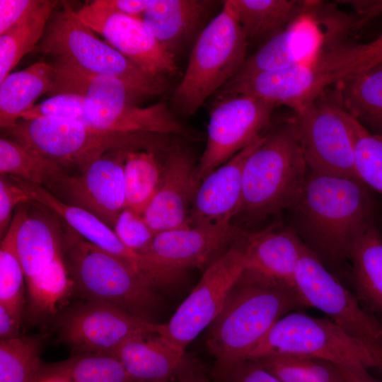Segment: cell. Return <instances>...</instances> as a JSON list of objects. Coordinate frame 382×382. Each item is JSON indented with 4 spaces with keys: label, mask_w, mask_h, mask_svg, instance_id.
I'll return each mask as SVG.
<instances>
[{
    "label": "cell",
    "mask_w": 382,
    "mask_h": 382,
    "mask_svg": "<svg viewBox=\"0 0 382 382\" xmlns=\"http://www.w3.org/2000/svg\"><path fill=\"white\" fill-rule=\"evenodd\" d=\"M58 2L44 0L26 19L0 35V82L11 74L24 55L35 48Z\"/></svg>",
    "instance_id": "35"
},
{
    "label": "cell",
    "mask_w": 382,
    "mask_h": 382,
    "mask_svg": "<svg viewBox=\"0 0 382 382\" xmlns=\"http://www.w3.org/2000/svg\"><path fill=\"white\" fill-rule=\"evenodd\" d=\"M44 0H0V35L26 19Z\"/></svg>",
    "instance_id": "43"
},
{
    "label": "cell",
    "mask_w": 382,
    "mask_h": 382,
    "mask_svg": "<svg viewBox=\"0 0 382 382\" xmlns=\"http://www.w3.org/2000/svg\"><path fill=\"white\" fill-rule=\"evenodd\" d=\"M219 382H282L257 360L246 359L234 364Z\"/></svg>",
    "instance_id": "42"
},
{
    "label": "cell",
    "mask_w": 382,
    "mask_h": 382,
    "mask_svg": "<svg viewBox=\"0 0 382 382\" xmlns=\"http://www.w3.org/2000/svg\"><path fill=\"white\" fill-rule=\"evenodd\" d=\"M294 231L342 282L353 243L375 223L369 187L360 179L308 170L302 190L289 209Z\"/></svg>",
    "instance_id": "1"
},
{
    "label": "cell",
    "mask_w": 382,
    "mask_h": 382,
    "mask_svg": "<svg viewBox=\"0 0 382 382\" xmlns=\"http://www.w3.org/2000/svg\"><path fill=\"white\" fill-rule=\"evenodd\" d=\"M245 233L232 224L177 228L158 233L143 254L182 272L206 269Z\"/></svg>",
    "instance_id": "19"
},
{
    "label": "cell",
    "mask_w": 382,
    "mask_h": 382,
    "mask_svg": "<svg viewBox=\"0 0 382 382\" xmlns=\"http://www.w3.org/2000/svg\"><path fill=\"white\" fill-rule=\"evenodd\" d=\"M214 4L207 0H151L141 18L161 46L175 56L199 30Z\"/></svg>",
    "instance_id": "24"
},
{
    "label": "cell",
    "mask_w": 382,
    "mask_h": 382,
    "mask_svg": "<svg viewBox=\"0 0 382 382\" xmlns=\"http://www.w3.org/2000/svg\"><path fill=\"white\" fill-rule=\"evenodd\" d=\"M127 152L108 153L74 175L66 173L50 192L62 202L93 214L113 229L127 207L123 168Z\"/></svg>",
    "instance_id": "16"
},
{
    "label": "cell",
    "mask_w": 382,
    "mask_h": 382,
    "mask_svg": "<svg viewBox=\"0 0 382 382\" xmlns=\"http://www.w3.org/2000/svg\"><path fill=\"white\" fill-rule=\"evenodd\" d=\"M212 109L205 148L197 163L200 182L263 134L276 104L243 94L221 96Z\"/></svg>",
    "instance_id": "14"
},
{
    "label": "cell",
    "mask_w": 382,
    "mask_h": 382,
    "mask_svg": "<svg viewBox=\"0 0 382 382\" xmlns=\"http://www.w3.org/2000/svg\"><path fill=\"white\" fill-rule=\"evenodd\" d=\"M344 109L369 131L382 136V62L335 86Z\"/></svg>",
    "instance_id": "30"
},
{
    "label": "cell",
    "mask_w": 382,
    "mask_h": 382,
    "mask_svg": "<svg viewBox=\"0 0 382 382\" xmlns=\"http://www.w3.org/2000/svg\"><path fill=\"white\" fill-rule=\"evenodd\" d=\"M304 14H307V15H309L315 21L316 23H317V25H318V22H317V18H316V16L312 14L311 12H307V13H305ZM302 16V15H301ZM322 37V42H321V46L320 47L319 50L320 49V47L324 45V42H325V36H321ZM317 51V52H318Z\"/></svg>",
    "instance_id": "49"
},
{
    "label": "cell",
    "mask_w": 382,
    "mask_h": 382,
    "mask_svg": "<svg viewBox=\"0 0 382 382\" xmlns=\"http://www.w3.org/2000/svg\"><path fill=\"white\" fill-rule=\"evenodd\" d=\"M339 366L344 374L347 382H382L381 378L370 373V369L360 364H345Z\"/></svg>",
    "instance_id": "46"
},
{
    "label": "cell",
    "mask_w": 382,
    "mask_h": 382,
    "mask_svg": "<svg viewBox=\"0 0 382 382\" xmlns=\"http://www.w3.org/2000/svg\"><path fill=\"white\" fill-rule=\"evenodd\" d=\"M354 166L358 178L382 195V136L361 124L354 128Z\"/></svg>",
    "instance_id": "38"
},
{
    "label": "cell",
    "mask_w": 382,
    "mask_h": 382,
    "mask_svg": "<svg viewBox=\"0 0 382 382\" xmlns=\"http://www.w3.org/2000/svg\"><path fill=\"white\" fill-rule=\"evenodd\" d=\"M37 339L16 337L0 341V382H37L42 367Z\"/></svg>",
    "instance_id": "37"
},
{
    "label": "cell",
    "mask_w": 382,
    "mask_h": 382,
    "mask_svg": "<svg viewBox=\"0 0 382 382\" xmlns=\"http://www.w3.org/2000/svg\"><path fill=\"white\" fill-rule=\"evenodd\" d=\"M271 354L313 357L382 371V350L349 335L327 316L313 317L302 310L278 320L245 359Z\"/></svg>",
    "instance_id": "9"
},
{
    "label": "cell",
    "mask_w": 382,
    "mask_h": 382,
    "mask_svg": "<svg viewBox=\"0 0 382 382\" xmlns=\"http://www.w3.org/2000/svg\"><path fill=\"white\" fill-rule=\"evenodd\" d=\"M84 103L83 96L69 93H59L34 105L23 112L21 118L23 120L43 117L68 119L89 125Z\"/></svg>",
    "instance_id": "39"
},
{
    "label": "cell",
    "mask_w": 382,
    "mask_h": 382,
    "mask_svg": "<svg viewBox=\"0 0 382 382\" xmlns=\"http://www.w3.org/2000/svg\"><path fill=\"white\" fill-rule=\"evenodd\" d=\"M380 62H382V58L381 59V60L379 61L378 63H380Z\"/></svg>",
    "instance_id": "51"
},
{
    "label": "cell",
    "mask_w": 382,
    "mask_h": 382,
    "mask_svg": "<svg viewBox=\"0 0 382 382\" xmlns=\"http://www.w3.org/2000/svg\"><path fill=\"white\" fill-rule=\"evenodd\" d=\"M166 154L158 189L143 214L156 234L189 226L192 204L201 183L197 164L189 150L173 144Z\"/></svg>",
    "instance_id": "18"
},
{
    "label": "cell",
    "mask_w": 382,
    "mask_h": 382,
    "mask_svg": "<svg viewBox=\"0 0 382 382\" xmlns=\"http://www.w3.org/2000/svg\"><path fill=\"white\" fill-rule=\"evenodd\" d=\"M318 27L309 15L303 14L246 59L235 77L282 69L313 56L322 42Z\"/></svg>",
    "instance_id": "22"
},
{
    "label": "cell",
    "mask_w": 382,
    "mask_h": 382,
    "mask_svg": "<svg viewBox=\"0 0 382 382\" xmlns=\"http://www.w3.org/2000/svg\"><path fill=\"white\" fill-rule=\"evenodd\" d=\"M13 140L57 162L79 170L111 152L164 151L173 144L172 136L147 132H120L96 129L81 122L59 118L19 120L6 130Z\"/></svg>",
    "instance_id": "6"
},
{
    "label": "cell",
    "mask_w": 382,
    "mask_h": 382,
    "mask_svg": "<svg viewBox=\"0 0 382 382\" xmlns=\"http://www.w3.org/2000/svg\"><path fill=\"white\" fill-rule=\"evenodd\" d=\"M0 173L39 185L50 192L66 174L57 162L5 138L0 139Z\"/></svg>",
    "instance_id": "31"
},
{
    "label": "cell",
    "mask_w": 382,
    "mask_h": 382,
    "mask_svg": "<svg viewBox=\"0 0 382 382\" xmlns=\"http://www.w3.org/2000/svg\"><path fill=\"white\" fill-rule=\"evenodd\" d=\"M31 201L28 192L8 175L0 179V235L6 233L14 207L20 203Z\"/></svg>",
    "instance_id": "41"
},
{
    "label": "cell",
    "mask_w": 382,
    "mask_h": 382,
    "mask_svg": "<svg viewBox=\"0 0 382 382\" xmlns=\"http://www.w3.org/2000/svg\"><path fill=\"white\" fill-rule=\"evenodd\" d=\"M113 230L125 245L141 254L147 250L156 235L143 215L128 207L118 216Z\"/></svg>",
    "instance_id": "40"
},
{
    "label": "cell",
    "mask_w": 382,
    "mask_h": 382,
    "mask_svg": "<svg viewBox=\"0 0 382 382\" xmlns=\"http://www.w3.org/2000/svg\"><path fill=\"white\" fill-rule=\"evenodd\" d=\"M305 246L294 230L270 228L251 233L246 268L295 286V274Z\"/></svg>",
    "instance_id": "26"
},
{
    "label": "cell",
    "mask_w": 382,
    "mask_h": 382,
    "mask_svg": "<svg viewBox=\"0 0 382 382\" xmlns=\"http://www.w3.org/2000/svg\"><path fill=\"white\" fill-rule=\"evenodd\" d=\"M248 40L232 0L199 33L171 101L180 113L195 114L212 93L236 76L246 59Z\"/></svg>",
    "instance_id": "8"
},
{
    "label": "cell",
    "mask_w": 382,
    "mask_h": 382,
    "mask_svg": "<svg viewBox=\"0 0 382 382\" xmlns=\"http://www.w3.org/2000/svg\"><path fill=\"white\" fill-rule=\"evenodd\" d=\"M110 354L118 359L134 382H169L185 352L154 333L131 337Z\"/></svg>",
    "instance_id": "23"
},
{
    "label": "cell",
    "mask_w": 382,
    "mask_h": 382,
    "mask_svg": "<svg viewBox=\"0 0 382 382\" xmlns=\"http://www.w3.org/2000/svg\"><path fill=\"white\" fill-rule=\"evenodd\" d=\"M255 359L282 382H347L338 364L321 358L271 354Z\"/></svg>",
    "instance_id": "36"
},
{
    "label": "cell",
    "mask_w": 382,
    "mask_h": 382,
    "mask_svg": "<svg viewBox=\"0 0 382 382\" xmlns=\"http://www.w3.org/2000/svg\"><path fill=\"white\" fill-rule=\"evenodd\" d=\"M248 40H269L310 11L317 1L232 0Z\"/></svg>",
    "instance_id": "28"
},
{
    "label": "cell",
    "mask_w": 382,
    "mask_h": 382,
    "mask_svg": "<svg viewBox=\"0 0 382 382\" xmlns=\"http://www.w3.org/2000/svg\"><path fill=\"white\" fill-rule=\"evenodd\" d=\"M16 246L26 284L48 272L62 257L54 225L47 219L28 212L18 228Z\"/></svg>",
    "instance_id": "29"
},
{
    "label": "cell",
    "mask_w": 382,
    "mask_h": 382,
    "mask_svg": "<svg viewBox=\"0 0 382 382\" xmlns=\"http://www.w3.org/2000/svg\"><path fill=\"white\" fill-rule=\"evenodd\" d=\"M54 88L53 66L44 61L9 74L0 82L1 128L7 130L14 127L40 96L52 94Z\"/></svg>",
    "instance_id": "27"
},
{
    "label": "cell",
    "mask_w": 382,
    "mask_h": 382,
    "mask_svg": "<svg viewBox=\"0 0 382 382\" xmlns=\"http://www.w3.org/2000/svg\"><path fill=\"white\" fill-rule=\"evenodd\" d=\"M161 325L115 306L88 301L64 316L60 334L62 340L79 354H110L131 337L159 334Z\"/></svg>",
    "instance_id": "15"
},
{
    "label": "cell",
    "mask_w": 382,
    "mask_h": 382,
    "mask_svg": "<svg viewBox=\"0 0 382 382\" xmlns=\"http://www.w3.org/2000/svg\"><path fill=\"white\" fill-rule=\"evenodd\" d=\"M45 378L62 382H134L118 359L107 353L79 354L59 363L42 364L40 379Z\"/></svg>",
    "instance_id": "32"
},
{
    "label": "cell",
    "mask_w": 382,
    "mask_h": 382,
    "mask_svg": "<svg viewBox=\"0 0 382 382\" xmlns=\"http://www.w3.org/2000/svg\"><path fill=\"white\" fill-rule=\"evenodd\" d=\"M18 323L7 311L0 305V337L1 340H7L18 337Z\"/></svg>",
    "instance_id": "47"
},
{
    "label": "cell",
    "mask_w": 382,
    "mask_h": 382,
    "mask_svg": "<svg viewBox=\"0 0 382 382\" xmlns=\"http://www.w3.org/2000/svg\"><path fill=\"white\" fill-rule=\"evenodd\" d=\"M309 170L358 178L352 116L328 90L291 118Z\"/></svg>",
    "instance_id": "11"
},
{
    "label": "cell",
    "mask_w": 382,
    "mask_h": 382,
    "mask_svg": "<svg viewBox=\"0 0 382 382\" xmlns=\"http://www.w3.org/2000/svg\"><path fill=\"white\" fill-rule=\"evenodd\" d=\"M38 50L87 72L118 79L135 102L162 96L169 88L167 77L146 71L99 39L66 1L47 25Z\"/></svg>",
    "instance_id": "7"
},
{
    "label": "cell",
    "mask_w": 382,
    "mask_h": 382,
    "mask_svg": "<svg viewBox=\"0 0 382 382\" xmlns=\"http://www.w3.org/2000/svg\"><path fill=\"white\" fill-rule=\"evenodd\" d=\"M28 193L31 201L50 209L62 218L81 237L120 257L146 281L156 272L154 262L146 255L125 245L114 230L88 211L62 202L42 186L10 176Z\"/></svg>",
    "instance_id": "21"
},
{
    "label": "cell",
    "mask_w": 382,
    "mask_h": 382,
    "mask_svg": "<svg viewBox=\"0 0 382 382\" xmlns=\"http://www.w3.org/2000/svg\"><path fill=\"white\" fill-rule=\"evenodd\" d=\"M156 151H128L124 163L123 177L127 207L143 215L160 183L162 165Z\"/></svg>",
    "instance_id": "34"
},
{
    "label": "cell",
    "mask_w": 382,
    "mask_h": 382,
    "mask_svg": "<svg viewBox=\"0 0 382 382\" xmlns=\"http://www.w3.org/2000/svg\"><path fill=\"white\" fill-rule=\"evenodd\" d=\"M69 245L71 279L82 295L150 320L156 289L129 265L81 236L69 238Z\"/></svg>",
    "instance_id": "10"
},
{
    "label": "cell",
    "mask_w": 382,
    "mask_h": 382,
    "mask_svg": "<svg viewBox=\"0 0 382 382\" xmlns=\"http://www.w3.org/2000/svg\"><path fill=\"white\" fill-rule=\"evenodd\" d=\"M308 170L290 118L266 134L246 160L237 216L245 221H257L289 209L302 190Z\"/></svg>",
    "instance_id": "5"
},
{
    "label": "cell",
    "mask_w": 382,
    "mask_h": 382,
    "mask_svg": "<svg viewBox=\"0 0 382 382\" xmlns=\"http://www.w3.org/2000/svg\"><path fill=\"white\" fill-rule=\"evenodd\" d=\"M306 308L295 286L245 268L208 328L206 343L215 359L214 381L219 382L244 360L278 320Z\"/></svg>",
    "instance_id": "2"
},
{
    "label": "cell",
    "mask_w": 382,
    "mask_h": 382,
    "mask_svg": "<svg viewBox=\"0 0 382 382\" xmlns=\"http://www.w3.org/2000/svg\"><path fill=\"white\" fill-rule=\"evenodd\" d=\"M175 382H210L202 364L186 354L178 367L174 377Z\"/></svg>",
    "instance_id": "45"
},
{
    "label": "cell",
    "mask_w": 382,
    "mask_h": 382,
    "mask_svg": "<svg viewBox=\"0 0 382 382\" xmlns=\"http://www.w3.org/2000/svg\"><path fill=\"white\" fill-rule=\"evenodd\" d=\"M28 214L19 208L0 245V305L18 322L24 306L25 274L16 246L18 228Z\"/></svg>",
    "instance_id": "33"
},
{
    "label": "cell",
    "mask_w": 382,
    "mask_h": 382,
    "mask_svg": "<svg viewBox=\"0 0 382 382\" xmlns=\"http://www.w3.org/2000/svg\"><path fill=\"white\" fill-rule=\"evenodd\" d=\"M151 0H96L92 3L115 13L141 17Z\"/></svg>",
    "instance_id": "44"
},
{
    "label": "cell",
    "mask_w": 382,
    "mask_h": 382,
    "mask_svg": "<svg viewBox=\"0 0 382 382\" xmlns=\"http://www.w3.org/2000/svg\"><path fill=\"white\" fill-rule=\"evenodd\" d=\"M76 13L84 24L146 71L165 77L177 73L175 56L161 46L141 17L112 12L93 3Z\"/></svg>",
    "instance_id": "17"
},
{
    "label": "cell",
    "mask_w": 382,
    "mask_h": 382,
    "mask_svg": "<svg viewBox=\"0 0 382 382\" xmlns=\"http://www.w3.org/2000/svg\"><path fill=\"white\" fill-rule=\"evenodd\" d=\"M37 382H62L59 380L52 378H45L40 379Z\"/></svg>",
    "instance_id": "50"
},
{
    "label": "cell",
    "mask_w": 382,
    "mask_h": 382,
    "mask_svg": "<svg viewBox=\"0 0 382 382\" xmlns=\"http://www.w3.org/2000/svg\"><path fill=\"white\" fill-rule=\"evenodd\" d=\"M346 279L361 305L382 320V235L376 223L355 240Z\"/></svg>",
    "instance_id": "25"
},
{
    "label": "cell",
    "mask_w": 382,
    "mask_h": 382,
    "mask_svg": "<svg viewBox=\"0 0 382 382\" xmlns=\"http://www.w3.org/2000/svg\"><path fill=\"white\" fill-rule=\"evenodd\" d=\"M52 66L55 88L52 96H83L88 123L96 129L189 138L193 135L165 102L147 107L136 105L124 83L115 77L87 72L60 61Z\"/></svg>",
    "instance_id": "4"
},
{
    "label": "cell",
    "mask_w": 382,
    "mask_h": 382,
    "mask_svg": "<svg viewBox=\"0 0 382 382\" xmlns=\"http://www.w3.org/2000/svg\"><path fill=\"white\" fill-rule=\"evenodd\" d=\"M367 69L364 44L337 38L328 41L311 57L289 67L234 77L216 93L249 95L298 112L330 86Z\"/></svg>",
    "instance_id": "3"
},
{
    "label": "cell",
    "mask_w": 382,
    "mask_h": 382,
    "mask_svg": "<svg viewBox=\"0 0 382 382\" xmlns=\"http://www.w3.org/2000/svg\"><path fill=\"white\" fill-rule=\"evenodd\" d=\"M364 56L369 68L379 62L382 58V33L371 42L364 43Z\"/></svg>",
    "instance_id": "48"
},
{
    "label": "cell",
    "mask_w": 382,
    "mask_h": 382,
    "mask_svg": "<svg viewBox=\"0 0 382 382\" xmlns=\"http://www.w3.org/2000/svg\"><path fill=\"white\" fill-rule=\"evenodd\" d=\"M265 137L263 134L201 181L192 204L189 226L231 224L241 207L245 163Z\"/></svg>",
    "instance_id": "20"
},
{
    "label": "cell",
    "mask_w": 382,
    "mask_h": 382,
    "mask_svg": "<svg viewBox=\"0 0 382 382\" xmlns=\"http://www.w3.org/2000/svg\"><path fill=\"white\" fill-rule=\"evenodd\" d=\"M251 233L245 232L209 265L197 284L180 303L159 335L185 351L220 313L227 295L247 266Z\"/></svg>",
    "instance_id": "12"
},
{
    "label": "cell",
    "mask_w": 382,
    "mask_h": 382,
    "mask_svg": "<svg viewBox=\"0 0 382 382\" xmlns=\"http://www.w3.org/2000/svg\"><path fill=\"white\" fill-rule=\"evenodd\" d=\"M294 284L307 308L320 310L349 335L382 350V320L365 308L306 245Z\"/></svg>",
    "instance_id": "13"
}]
</instances>
